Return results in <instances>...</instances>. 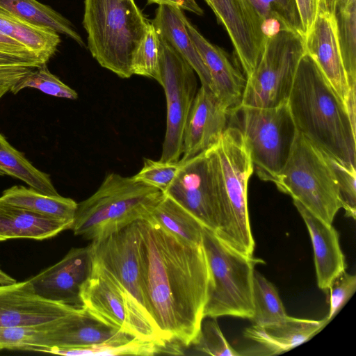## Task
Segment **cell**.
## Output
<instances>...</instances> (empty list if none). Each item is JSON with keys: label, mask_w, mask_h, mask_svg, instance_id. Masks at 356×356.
<instances>
[{"label": "cell", "mask_w": 356, "mask_h": 356, "mask_svg": "<svg viewBox=\"0 0 356 356\" xmlns=\"http://www.w3.org/2000/svg\"><path fill=\"white\" fill-rule=\"evenodd\" d=\"M0 171L25 182L30 188L48 195H59L50 176L36 168L0 133Z\"/></svg>", "instance_id": "obj_31"}, {"label": "cell", "mask_w": 356, "mask_h": 356, "mask_svg": "<svg viewBox=\"0 0 356 356\" xmlns=\"http://www.w3.org/2000/svg\"><path fill=\"white\" fill-rule=\"evenodd\" d=\"M307 52L346 106L348 97L335 22L331 13L318 9L314 23L305 38Z\"/></svg>", "instance_id": "obj_19"}, {"label": "cell", "mask_w": 356, "mask_h": 356, "mask_svg": "<svg viewBox=\"0 0 356 356\" xmlns=\"http://www.w3.org/2000/svg\"><path fill=\"white\" fill-rule=\"evenodd\" d=\"M245 1L261 21L266 36L280 30H289L305 38L296 0Z\"/></svg>", "instance_id": "obj_32"}, {"label": "cell", "mask_w": 356, "mask_h": 356, "mask_svg": "<svg viewBox=\"0 0 356 356\" xmlns=\"http://www.w3.org/2000/svg\"><path fill=\"white\" fill-rule=\"evenodd\" d=\"M328 290L330 291V310L326 318L330 322L355 293V275L343 271L332 281Z\"/></svg>", "instance_id": "obj_40"}, {"label": "cell", "mask_w": 356, "mask_h": 356, "mask_svg": "<svg viewBox=\"0 0 356 356\" xmlns=\"http://www.w3.org/2000/svg\"><path fill=\"white\" fill-rule=\"evenodd\" d=\"M2 175H4V174L0 171V176H2Z\"/></svg>", "instance_id": "obj_47"}, {"label": "cell", "mask_w": 356, "mask_h": 356, "mask_svg": "<svg viewBox=\"0 0 356 356\" xmlns=\"http://www.w3.org/2000/svg\"><path fill=\"white\" fill-rule=\"evenodd\" d=\"M158 36L159 84L163 88L167 106L166 131L160 161L179 162L186 123L197 91V79L186 60L162 36Z\"/></svg>", "instance_id": "obj_11"}, {"label": "cell", "mask_w": 356, "mask_h": 356, "mask_svg": "<svg viewBox=\"0 0 356 356\" xmlns=\"http://www.w3.org/2000/svg\"><path fill=\"white\" fill-rule=\"evenodd\" d=\"M79 308L37 295L28 280L0 284V328L49 325Z\"/></svg>", "instance_id": "obj_16"}, {"label": "cell", "mask_w": 356, "mask_h": 356, "mask_svg": "<svg viewBox=\"0 0 356 356\" xmlns=\"http://www.w3.org/2000/svg\"><path fill=\"white\" fill-rule=\"evenodd\" d=\"M222 218L215 234L226 245L252 257L255 247L248 208V183L253 165L241 129L230 125L215 146Z\"/></svg>", "instance_id": "obj_5"}, {"label": "cell", "mask_w": 356, "mask_h": 356, "mask_svg": "<svg viewBox=\"0 0 356 356\" xmlns=\"http://www.w3.org/2000/svg\"><path fill=\"white\" fill-rule=\"evenodd\" d=\"M148 22L134 0H84L88 48L102 67L120 78L133 75L132 57Z\"/></svg>", "instance_id": "obj_4"}, {"label": "cell", "mask_w": 356, "mask_h": 356, "mask_svg": "<svg viewBox=\"0 0 356 356\" xmlns=\"http://www.w3.org/2000/svg\"><path fill=\"white\" fill-rule=\"evenodd\" d=\"M231 111L208 87L197 90L186 123L179 163L216 146L229 125Z\"/></svg>", "instance_id": "obj_17"}, {"label": "cell", "mask_w": 356, "mask_h": 356, "mask_svg": "<svg viewBox=\"0 0 356 356\" xmlns=\"http://www.w3.org/2000/svg\"><path fill=\"white\" fill-rule=\"evenodd\" d=\"M45 63L40 59L30 58L0 51V67L12 66H39Z\"/></svg>", "instance_id": "obj_42"}, {"label": "cell", "mask_w": 356, "mask_h": 356, "mask_svg": "<svg viewBox=\"0 0 356 356\" xmlns=\"http://www.w3.org/2000/svg\"><path fill=\"white\" fill-rule=\"evenodd\" d=\"M3 70L4 77L11 92L16 94L26 88H32L57 97L76 99V92L61 81L48 70L46 63L39 66H12Z\"/></svg>", "instance_id": "obj_30"}, {"label": "cell", "mask_w": 356, "mask_h": 356, "mask_svg": "<svg viewBox=\"0 0 356 356\" xmlns=\"http://www.w3.org/2000/svg\"><path fill=\"white\" fill-rule=\"evenodd\" d=\"M147 218L183 242L193 245L202 243L204 225L164 193Z\"/></svg>", "instance_id": "obj_28"}, {"label": "cell", "mask_w": 356, "mask_h": 356, "mask_svg": "<svg viewBox=\"0 0 356 356\" xmlns=\"http://www.w3.org/2000/svg\"><path fill=\"white\" fill-rule=\"evenodd\" d=\"M80 298L82 307L104 323L138 340L156 343L169 353V344L147 310L95 262L91 275L81 286Z\"/></svg>", "instance_id": "obj_8"}, {"label": "cell", "mask_w": 356, "mask_h": 356, "mask_svg": "<svg viewBox=\"0 0 356 356\" xmlns=\"http://www.w3.org/2000/svg\"><path fill=\"white\" fill-rule=\"evenodd\" d=\"M0 51L26 58L40 59L44 62L42 59L26 48L24 45L1 34H0Z\"/></svg>", "instance_id": "obj_43"}, {"label": "cell", "mask_w": 356, "mask_h": 356, "mask_svg": "<svg viewBox=\"0 0 356 356\" xmlns=\"http://www.w3.org/2000/svg\"><path fill=\"white\" fill-rule=\"evenodd\" d=\"M56 322L37 327L0 328V350L29 351L33 347H44L49 330Z\"/></svg>", "instance_id": "obj_36"}, {"label": "cell", "mask_w": 356, "mask_h": 356, "mask_svg": "<svg viewBox=\"0 0 356 356\" xmlns=\"http://www.w3.org/2000/svg\"><path fill=\"white\" fill-rule=\"evenodd\" d=\"M293 204L311 238L318 286L327 291L332 281L346 268L339 233L332 224L314 215L298 201L293 200Z\"/></svg>", "instance_id": "obj_21"}, {"label": "cell", "mask_w": 356, "mask_h": 356, "mask_svg": "<svg viewBox=\"0 0 356 356\" xmlns=\"http://www.w3.org/2000/svg\"><path fill=\"white\" fill-rule=\"evenodd\" d=\"M0 198L8 204L38 214L72 222L78 204L71 198L60 195H45L22 186H13L6 189Z\"/></svg>", "instance_id": "obj_26"}, {"label": "cell", "mask_w": 356, "mask_h": 356, "mask_svg": "<svg viewBox=\"0 0 356 356\" xmlns=\"http://www.w3.org/2000/svg\"><path fill=\"white\" fill-rule=\"evenodd\" d=\"M163 193L132 177L107 175L98 189L78 203L71 229L91 241L146 218Z\"/></svg>", "instance_id": "obj_3"}, {"label": "cell", "mask_w": 356, "mask_h": 356, "mask_svg": "<svg viewBox=\"0 0 356 356\" xmlns=\"http://www.w3.org/2000/svg\"><path fill=\"white\" fill-rule=\"evenodd\" d=\"M90 245L94 262L110 273L145 309L137 221L92 241Z\"/></svg>", "instance_id": "obj_13"}, {"label": "cell", "mask_w": 356, "mask_h": 356, "mask_svg": "<svg viewBox=\"0 0 356 356\" xmlns=\"http://www.w3.org/2000/svg\"><path fill=\"white\" fill-rule=\"evenodd\" d=\"M192 345L197 351L204 355H241L227 341L215 318H209L206 321L203 319L199 334Z\"/></svg>", "instance_id": "obj_38"}, {"label": "cell", "mask_w": 356, "mask_h": 356, "mask_svg": "<svg viewBox=\"0 0 356 356\" xmlns=\"http://www.w3.org/2000/svg\"><path fill=\"white\" fill-rule=\"evenodd\" d=\"M179 163L163 193L216 234L222 223V210L215 146Z\"/></svg>", "instance_id": "obj_12"}, {"label": "cell", "mask_w": 356, "mask_h": 356, "mask_svg": "<svg viewBox=\"0 0 356 356\" xmlns=\"http://www.w3.org/2000/svg\"><path fill=\"white\" fill-rule=\"evenodd\" d=\"M252 300L253 325L275 324L288 316L275 286L256 270L253 275Z\"/></svg>", "instance_id": "obj_34"}, {"label": "cell", "mask_w": 356, "mask_h": 356, "mask_svg": "<svg viewBox=\"0 0 356 356\" xmlns=\"http://www.w3.org/2000/svg\"><path fill=\"white\" fill-rule=\"evenodd\" d=\"M275 184L328 224L341 209L336 179L324 154L298 131Z\"/></svg>", "instance_id": "obj_7"}, {"label": "cell", "mask_w": 356, "mask_h": 356, "mask_svg": "<svg viewBox=\"0 0 356 356\" xmlns=\"http://www.w3.org/2000/svg\"><path fill=\"white\" fill-rule=\"evenodd\" d=\"M73 222L38 214L0 198V242L10 239H48L71 229Z\"/></svg>", "instance_id": "obj_23"}, {"label": "cell", "mask_w": 356, "mask_h": 356, "mask_svg": "<svg viewBox=\"0 0 356 356\" xmlns=\"http://www.w3.org/2000/svg\"><path fill=\"white\" fill-rule=\"evenodd\" d=\"M179 162H164L145 158L143 166L134 177L163 193L175 178Z\"/></svg>", "instance_id": "obj_39"}, {"label": "cell", "mask_w": 356, "mask_h": 356, "mask_svg": "<svg viewBox=\"0 0 356 356\" xmlns=\"http://www.w3.org/2000/svg\"><path fill=\"white\" fill-rule=\"evenodd\" d=\"M31 351L71 356L154 355L165 353L166 349L154 342L143 341L132 338L127 342L105 343L86 348L33 347Z\"/></svg>", "instance_id": "obj_33"}, {"label": "cell", "mask_w": 356, "mask_h": 356, "mask_svg": "<svg viewBox=\"0 0 356 356\" xmlns=\"http://www.w3.org/2000/svg\"><path fill=\"white\" fill-rule=\"evenodd\" d=\"M145 309L172 347L195 341L210 273L202 247L183 242L153 220L137 221Z\"/></svg>", "instance_id": "obj_1"}, {"label": "cell", "mask_w": 356, "mask_h": 356, "mask_svg": "<svg viewBox=\"0 0 356 356\" xmlns=\"http://www.w3.org/2000/svg\"><path fill=\"white\" fill-rule=\"evenodd\" d=\"M305 38L318 13L319 0H296Z\"/></svg>", "instance_id": "obj_41"}, {"label": "cell", "mask_w": 356, "mask_h": 356, "mask_svg": "<svg viewBox=\"0 0 356 356\" xmlns=\"http://www.w3.org/2000/svg\"><path fill=\"white\" fill-rule=\"evenodd\" d=\"M238 127L250 150L253 171L274 184L292 149L297 129L287 103L270 108L240 106Z\"/></svg>", "instance_id": "obj_10"}, {"label": "cell", "mask_w": 356, "mask_h": 356, "mask_svg": "<svg viewBox=\"0 0 356 356\" xmlns=\"http://www.w3.org/2000/svg\"><path fill=\"white\" fill-rule=\"evenodd\" d=\"M327 11L334 17L337 37L348 87L346 107L356 120V0H334Z\"/></svg>", "instance_id": "obj_24"}, {"label": "cell", "mask_w": 356, "mask_h": 356, "mask_svg": "<svg viewBox=\"0 0 356 356\" xmlns=\"http://www.w3.org/2000/svg\"><path fill=\"white\" fill-rule=\"evenodd\" d=\"M3 67H0V99L10 90V84L3 74Z\"/></svg>", "instance_id": "obj_45"}, {"label": "cell", "mask_w": 356, "mask_h": 356, "mask_svg": "<svg viewBox=\"0 0 356 356\" xmlns=\"http://www.w3.org/2000/svg\"><path fill=\"white\" fill-rule=\"evenodd\" d=\"M305 52V38L298 33L280 30L267 36L259 62L246 78L240 106L270 108L287 103Z\"/></svg>", "instance_id": "obj_9"}, {"label": "cell", "mask_w": 356, "mask_h": 356, "mask_svg": "<svg viewBox=\"0 0 356 356\" xmlns=\"http://www.w3.org/2000/svg\"><path fill=\"white\" fill-rule=\"evenodd\" d=\"M202 244L210 273L204 318L230 316L251 320L254 266L264 261L236 251L206 227Z\"/></svg>", "instance_id": "obj_6"}, {"label": "cell", "mask_w": 356, "mask_h": 356, "mask_svg": "<svg viewBox=\"0 0 356 356\" xmlns=\"http://www.w3.org/2000/svg\"><path fill=\"white\" fill-rule=\"evenodd\" d=\"M152 3L179 8L182 10H187L197 15H202L204 13L203 10L199 6L195 0H147V4Z\"/></svg>", "instance_id": "obj_44"}, {"label": "cell", "mask_w": 356, "mask_h": 356, "mask_svg": "<svg viewBox=\"0 0 356 356\" xmlns=\"http://www.w3.org/2000/svg\"><path fill=\"white\" fill-rule=\"evenodd\" d=\"M131 68L133 74L154 79L159 83V39L151 22L134 54Z\"/></svg>", "instance_id": "obj_35"}, {"label": "cell", "mask_w": 356, "mask_h": 356, "mask_svg": "<svg viewBox=\"0 0 356 356\" xmlns=\"http://www.w3.org/2000/svg\"><path fill=\"white\" fill-rule=\"evenodd\" d=\"M225 28L248 78L262 54L266 35L264 25L245 0H204Z\"/></svg>", "instance_id": "obj_14"}, {"label": "cell", "mask_w": 356, "mask_h": 356, "mask_svg": "<svg viewBox=\"0 0 356 356\" xmlns=\"http://www.w3.org/2000/svg\"><path fill=\"white\" fill-rule=\"evenodd\" d=\"M0 8L30 24L65 35L84 46L82 38L67 19L37 0H0Z\"/></svg>", "instance_id": "obj_29"}, {"label": "cell", "mask_w": 356, "mask_h": 356, "mask_svg": "<svg viewBox=\"0 0 356 356\" xmlns=\"http://www.w3.org/2000/svg\"><path fill=\"white\" fill-rule=\"evenodd\" d=\"M324 155L336 179L341 208L345 210L346 217L355 220L356 217L355 165L345 163L325 154Z\"/></svg>", "instance_id": "obj_37"}, {"label": "cell", "mask_w": 356, "mask_h": 356, "mask_svg": "<svg viewBox=\"0 0 356 356\" xmlns=\"http://www.w3.org/2000/svg\"><path fill=\"white\" fill-rule=\"evenodd\" d=\"M297 131L324 154L356 163V127L314 60H300L287 102Z\"/></svg>", "instance_id": "obj_2"}, {"label": "cell", "mask_w": 356, "mask_h": 356, "mask_svg": "<svg viewBox=\"0 0 356 356\" xmlns=\"http://www.w3.org/2000/svg\"><path fill=\"white\" fill-rule=\"evenodd\" d=\"M330 321L311 320L288 316L284 320L271 325H253L247 327L244 337L261 347L263 355H275L287 352L311 339Z\"/></svg>", "instance_id": "obj_22"}, {"label": "cell", "mask_w": 356, "mask_h": 356, "mask_svg": "<svg viewBox=\"0 0 356 356\" xmlns=\"http://www.w3.org/2000/svg\"><path fill=\"white\" fill-rule=\"evenodd\" d=\"M16 282L14 278L4 273L0 268V284H10L15 283Z\"/></svg>", "instance_id": "obj_46"}, {"label": "cell", "mask_w": 356, "mask_h": 356, "mask_svg": "<svg viewBox=\"0 0 356 356\" xmlns=\"http://www.w3.org/2000/svg\"><path fill=\"white\" fill-rule=\"evenodd\" d=\"M181 9L161 5L156 8L151 23L156 33L162 36L192 67L201 85L212 91L209 72L186 29Z\"/></svg>", "instance_id": "obj_25"}, {"label": "cell", "mask_w": 356, "mask_h": 356, "mask_svg": "<svg viewBox=\"0 0 356 356\" xmlns=\"http://www.w3.org/2000/svg\"><path fill=\"white\" fill-rule=\"evenodd\" d=\"M186 29L208 69L213 92L234 115L241 105L246 77L230 60L220 47L208 41L198 30L184 17Z\"/></svg>", "instance_id": "obj_18"}, {"label": "cell", "mask_w": 356, "mask_h": 356, "mask_svg": "<svg viewBox=\"0 0 356 356\" xmlns=\"http://www.w3.org/2000/svg\"><path fill=\"white\" fill-rule=\"evenodd\" d=\"M132 338L104 323L81 307L51 326L44 347L86 348L127 342Z\"/></svg>", "instance_id": "obj_20"}, {"label": "cell", "mask_w": 356, "mask_h": 356, "mask_svg": "<svg viewBox=\"0 0 356 356\" xmlns=\"http://www.w3.org/2000/svg\"><path fill=\"white\" fill-rule=\"evenodd\" d=\"M90 245L72 248L58 262L28 280L35 293L49 300L82 307L81 286L93 269Z\"/></svg>", "instance_id": "obj_15"}, {"label": "cell", "mask_w": 356, "mask_h": 356, "mask_svg": "<svg viewBox=\"0 0 356 356\" xmlns=\"http://www.w3.org/2000/svg\"><path fill=\"white\" fill-rule=\"evenodd\" d=\"M0 34L24 45L45 63L60 43L58 33L30 24L1 8Z\"/></svg>", "instance_id": "obj_27"}]
</instances>
